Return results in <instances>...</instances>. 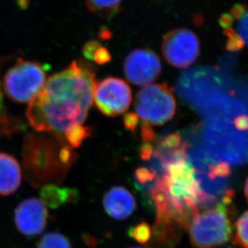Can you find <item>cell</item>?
Masks as SVG:
<instances>
[{
    "label": "cell",
    "mask_w": 248,
    "mask_h": 248,
    "mask_svg": "<svg viewBox=\"0 0 248 248\" xmlns=\"http://www.w3.org/2000/svg\"><path fill=\"white\" fill-rule=\"evenodd\" d=\"M140 248V247H132V248Z\"/></svg>",
    "instance_id": "cell-28"
},
{
    "label": "cell",
    "mask_w": 248,
    "mask_h": 248,
    "mask_svg": "<svg viewBox=\"0 0 248 248\" xmlns=\"http://www.w3.org/2000/svg\"><path fill=\"white\" fill-rule=\"evenodd\" d=\"M37 248H71V244L63 234L49 232L42 236Z\"/></svg>",
    "instance_id": "cell-19"
},
{
    "label": "cell",
    "mask_w": 248,
    "mask_h": 248,
    "mask_svg": "<svg viewBox=\"0 0 248 248\" xmlns=\"http://www.w3.org/2000/svg\"><path fill=\"white\" fill-rule=\"evenodd\" d=\"M233 243L242 248H248V210L238 218L234 224Z\"/></svg>",
    "instance_id": "cell-18"
},
{
    "label": "cell",
    "mask_w": 248,
    "mask_h": 248,
    "mask_svg": "<svg viewBox=\"0 0 248 248\" xmlns=\"http://www.w3.org/2000/svg\"><path fill=\"white\" fill-rule=\"evenodd\" d=\"M175 91L205 121L231 120L244 114L238 101L232 100L222 90L217 74L211 69L198 68L182 73Z\"/></svg>",
    "instance_id": "cell-3"
},
{
    "label": "cell",
    "mask_w": 248,
    "mask_h": 248,
    "mask_svg": "<svg viewBox=\"0 0 248 248\" xmlns=\"http://www.w3.org/2000/svg\"></svg>",
    "instance_id": "cell-29"
},
{
    "label": "cell",
    "mask_w": 248,
    "mask_h": 248,
    "mask_svg": "<svg viewBox=\"0 0 248 248\" xmlns=\"http://www.w3.org/2000/svg\"><path fill=\"white\" fill-rule=\"evenodd\" d=\"M129 236L141 244H147L150 240L152 234V227L145 222L131 227L128 231Z\"/></svg>",
    "instance_id": "cell-21"
},
{
    "label": "cell",
    "mask_w": 248,
    "mask_h": 248,
    "mask_svg": "<svg viewBox=\"0 0 248 248\" xmlns=\"http://www.w3.org/2000/svg\"><path fill=\"white\" fill-rule=\"evenodd\" d=\"M237 28L239 36H241L244 42L248 46V12L239 19V24Z\"/></svg>",
    "instance_id": "cell-23"
},
{
    "label": "cell",
    "mask_w": 248,
    "mask_h": 248,
    "mask_svg": "<svg viewBox=\"0 0 248 248\" xmlns=\"http://www.w3.org/2000/svg\"><path fill=\"white\" fill-rule=\"evenodd\" d=\"M233 199L222 201L206 209L192 220L188 230L191 244L196 248H215L230 241L233 233L231 208Z\"/></svg>",
    "instance_id": "cell-4"
},
{
    "label": "cell",
    "mask_w": 248,
    "mask_h": 248,
    "mask_svg": "<svg viewBox=\"0 0 248 248\" xmlns=\"http://www.w3.org/2000/svg\"><path fill=\"white\" fill-rule=\"evenodd\" d=\"M124 74L136 86H148L158 78L162 65L157 54L148 48L131 51L124 62Z\"/></svg>",
    "instance_id": "cell-9"
},
{
    "label": "cell",
    "mask_w": 248,
    "mask_h": 248,
    "mask_svg": "<svg viewBox=\"0 0 248 248\" xmlns=\"http://www.w3.org/2000/svg\"><path fill=\"white\" fill-rule=\"evenodd\" d=\"M48 210L42 201L29 198L22 201L15 211V224L17 230L25 236L41 234L46 229Z\"/></svg>",
    "instance_id": "cell-10"
},
{
    "label": "cell",
    "mask_w": 248,
    "mask_h": 248,
    "mask_svg": "<svg viewBox=\"0 0 248 248\" xmlns=\"http://www.w3.org/2000/svg\"><path fill=\"white\" fill-rule=\"evenodd\" d=\"M21 181V169L16 159L7 153H0V195L15 193Z\"/></svg>",
    "instance_id": "cell-13"
},
{
    "label": "cell",
    "mask_w": 248,
    "mask_h": 248,
    "mask_svg": "<svg viewBox=\"0 0 248 248\" xmlns=\"http://www.w3.org/2000/svg\"><path fill=\"white\" fill-rule=\"evenodd\" d=\"M148 194L155 205L156 216L172 219L181 228L188 229L203 202L197 172L188 153L165 165Z\"/></svg>",
    "instance_id": "cell-2"
},
{
    "label": "cell",
    "mask_w": 248,
    "mask_h": 248,
    "mask_svg": "<svg viewBox=\"0 0 248 248\" xmlns=\"http://www.w3.org/2000/svg\"><path fill=\"white\" fill-rule=\"evenodd\" d=\"M46 70L38 62L19 60L2 81L7 97L17 103H31L46 86Z\"/></svg>",
    "instance_id": "cell-5"
},
{
    "label": "cell",
    "mask_w": 248,
    "mask_h": 248,
    "mask_svg": "<svg viewBox=\"0 0 248 248\" xmlns=\"http://www.w3.org/2000/svg\"><path fill=\"white\" fill-rule=\"evenodd\" d=\"M157 177V172L150 166L139 168L135 172L136 188L143 193H149L155 185Z\"/></svg>",
    "instance_id": "cell-16"
},
{
    "label": "cell",
    "mask_w": 248,
    "mask_h": 248,
    "mask_svg": "<svg viewBox=\"0 0 248 248\" xmlns=\"http://www.w3.org/2000/svg\"><path fill=\"white\" fill-rule=\"evenodd\" d=\"M248 7L246 4L238 3V4H235L234 7H232L230 15L232 16L233 19H238L239 20L248 12Z\"/></svg>",
    "instance_id": "cell-25"
},
{
    "label": "cell",
    "mask_w": 248,
    "mask_h": 248,
    "mask_svg": "<svg viewBox=\"0 0 248 248\" xmlns=\"http://www.w3.org/2000/svg\"><path fill=\"white\" fill-rule=\"evenodd\" d=\"M136 115L143 124L160 126L174 117L177 103L165 84L146 86L139 91L135 101Z\"/></svg>",
    "instance_id": "cell-6"
},
{
    "label": "cell",
    "mask_w": 248,
    "mask_h": 248,
    "mask_svg": "<svg viewBox=\"0 0 248 248\" xmlns=\"http://www.w3.org/2000/svg\"><path fill=\"white\" fill-rule=\"evenodd\" d=\"M103 202L108 215L118 220L130 217L136 208L133 195L121 186H115L109 189L103 197Z\"/></svg>",
    "instance_id": "cell-11"
},
{
    "label": "cell",
    "mask_w": 248,
    "mask_h": 248,
    "mask_svg": "<svg viewBox=\"0 0 248 248\" xmlns=\"http://www.w3.org/2000/svg\"><path fill=\"white\" fill-rule=\"evenodd\" d=\"M182 237L181 227L172 219L156 216L147 248H173Z\"/></svg>",
    "instance_id": "cell-12"
},
{
    "label": "cell",
    "mask_w": 248,
    "mask_h": 248,
    "mask_svg": "<svg viewBox=\"0 0 248 248\" xmlns=\"http://www.w3.org/2000/svg\"><path fill=\"white\" fill-rule=\"evenodd\" d=\"M139 117L135 113H128L124 118V126L129 131H136V126L138 125Z\"/></svg>",
    "instance_id": "cell-24"
},
{
    "label": "cell",
    "mask_w": 248,
    "mask_h": 248,
    "mask_svg": "<svg viewBox=\"0 0 248 248\" xmlns=\"http://www.w3.org/2000/svg\"><path fill=\"white\" fill-rule=\"evenodd\" d=\"M224 34L227 38V44H226V48L227 50L235 52L244 48L245 42L241 36H239V34L237 33L234 29H232V28L225 29Z\"/></svg>",
    "instance_id": "cell-22"
},
{
    "label": "cell",
    "mask_w": 248,
    "mask_h": 248,
    "mask_svg": "<svg viewBox=\"0 0 248 248\" xmlns=\"http://www.w3.org/2000/svg\"><path fill=\"white\" fill-rule=\"evenodd\" d=\"M162 53L172 66L185 69L197 61L200 54V41L193 31L174 29L163 38Z\"/></svg>",
    "instance_id": "cell-8"
},
{
    "label": "cell",
    "mask_w": 248,
    "mask_h": 248,
    "mask_svg": "<svg viewBox=\"0 0 248 248\" xmlns=\"http://www.w3.org/2000/svg\"><path fill=\"white\" fill-rule=\"evenodd\" d=\"M95 84L91 65L74 61L51 76L41 93L29 103V124L36 131H47L62 140L67 131L86 120Z\"/></svg>",
    "instance_id": "cell-1"
},
{
    "label": "cell",
    "mask_w": 248,
    "mask_h": 248,
    "mask_svg": "<svg viewBox=\"0 0 248 248\" xmlns=\"http://www.w3.org/2000/svg\"><path fill=\"white\" fill-rule=\"evenodd\" d=\"M93 100L102 114L108 117H115L128 109L131 90L123 79L109 77L95 84Z\"/></svg>",
    "instance_id": "cell-7"
},
{
    "label": "cell",
    "mask_w": 248,
    "mask_h": 248,
    "mask_svg": "<svg viewBox=\"0 0 248 248\" xmlns=\"http://www.w3.org/2000/svg\"><path fill=\"white\" fill-rule=\"evenodd\" d=\"M124 0H86L89 11L99 16H111L120 10Z\"/></svg>",
    "instance_id": "cell-15"
},
{
    "label": "cell",
    "mask_w": 248,
    "mask_h": 248,
    "mask_svg": "<svg viewBox=\"0 0 248 248\" xmlns=\"http://www.w3.org/2000/svg\"><path fill=\"white\" fill-rule=\"evenodd\" d=\"M244 193H245L247 200L248 202V179H247L246 183H245V186H244Z\"/></svg>",
    "instance_id": "cell-27"
},
{
    "label": "cell",
    "mask_w": 248,
    "mask_h": 248,
    "mask_svg": "<svg viewBox=\"0 0 248 248\" xmlns=\"http://www.w3.org/2000/svg\"><path fill=\"white\" fill-rule=\"evenodd\" d=\"M42 202L51 208H58L63 204L71 202L78 197V192L69 188H59L53 185L46 186L41 192Z\"/></svg>",
    "instance_id": "cell-14"
},
{
    "label": "cell",
    "mask_w": 248,
    "mask_h": 248,
    "mask_svg": "<svg viewBox=\"0 0 248 248\" xmlns=\"http://www.w3.org/2000/svg\"><path fill=\"white\" fill-rule=\"evenodd\" d=\"M91 136V128L84 126L82 125H78L67 131L64 135V138L67 143L74 148H78L83 143L86 138Z\"/></svg>",
    "instance_id": "cell-20"
},
{
    "label": "cell",
    "mask_w": 248,
    "mask_h": 248,
    "mask_svg": "<svg viewBox=\"0 0 248 248\" xmlns=\"http://www.w3.org/2000/svg\"><path fill=\"white\" fill-rule=\"evenodd\" d=\"M233 21H234V19L232 18V16L227 13L222 15V16L220 17L219 24L223 29H227L231 28L232 24H233Z\"/></svg>",
    "instance_id": "cell-26"
},
{
    "label": "cell",
    "mask_w": 248,
    "mask_h": 248,
    "mask_svg": "<svg viewBox=\"0 0 248 248\" xmlns=\"http://www.w3.org/2000/svg\"><path fill=\"white\" fill-rule=\"evenodd\" d=\"M83 54L88 60L93 61L98 64H104L111 60L110 52L98 41H89L83 48Z\"/></svg>",
    "instance_id": "cell-17"
}]
</instances>
